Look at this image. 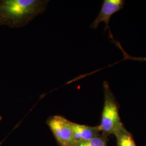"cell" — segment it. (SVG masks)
<instances>
[{"label": "cell", "instance_id": "cell-5", "mask_svg": "<svg viewBox=\"0 0 146 146\" xmlns=\"http://www.w3.org/2000/svg\"><path fill=\"white\" fill-rule=\"evenodd\" d=\"M72 125L75 142L89 140L101 134L99 125L93 127L74 122Z\"/></svg>", "mask_w": 146, "mask_h": 146}, {"label": "cell", "instance_id": "cell-3", "mask_svg": "<svg viewBox=\"0 0 146 146\" xmlns=\"http://www.w3.org/2000/svg\"><path fill=\"white\" fill-rule=\"evenodd\" d=\"M72 122L60 115L50 116L46 121L60 146H74L75 143Z\"/></svg>", "mask_w": 146, "mask_h": 146}, {"label": "cell", "instance_id": "cell-2", "mask_svg": "<svg viewBox=\"0 0 146 146\" xmlns=\"http://www.w3.org/2000/svg\"><path fill=\"white\" fill-rule=\"evenodd\" d=\"M103 87L104 105L99 127L101 134L108 137L114 135L116 131L124 125L120 118L119 106L110 89L108 82L104 81Z\"/></svg>", "mask_w": 146, "mask_h": 146}, {"label": "cell", "instance_id": "cell-4", "mask_svg": "<svg viewBox=\"0 0 146 146\" xmlns=\"http://www.w3.org/2000/svg\"><path fill=\"white\" fill-rule=\"evenodd\" d=\"M124 5L125 1L123 0H104L99 15L92 23L90 28L96 29L100 23L104 22L106 24L105 29H108L110 33L109 27L110 19L113 14L123 7Z\"/></svg>", "mask_w": 146, "mask_h": 146}, {"label": "cell", "instance_id": "cell-1", "mask_svg": "<svg viewBox=\"0 0 146 146\" xmlns=\"http://www.w3.org/2000/svg\"><path fill=\"white\" fill-rule=\"evenodd\" d=\"M49 1H0V23L12 27L25 26L36 16L43 13Z\"/></svg>", "mask_w": 146, "mask_h": 146}, {"label": "cell", "instance_id": "cell-7", "mask_svg": "<svg viewBox=\"0 0 146 146\" xmlns=\"http://www.w3.org/2000/svg\"><path fill=\"white\" fill-rule=\"evenodd\" d=\"M108 137L101 134L87 141L75 142L74 146H108Z\"/></svg>", "mask_w": 146, "mask_h": 146}, {"label": "cell", "instance_id": "cell-8", "mask_svg": "<svg viewBox=\"0 0 146 146\" xmlns=\"http://www.w3.org/2000/svg\"><path fill=\"white\" fill-rule=\"evenodd\" d=\"M1 117H0V120H1Z\"/></svg>", "mask_w": 146, "mask_h": 146}, {"label": "cell", "instance_id": "cell-6", "mask_svg": "<svg viewBox=\"0 0 146 146\" xmlns=\"http://www.w3.org/2000/svg\"><path fill=\"white\" fill-rule=\"evenodd\" d=\"M114 135L116 139V146H137L133 136L124 125L116 131Z\"/></svg>", "mask_w": 146, "mask_h": 146}]
</instances>
